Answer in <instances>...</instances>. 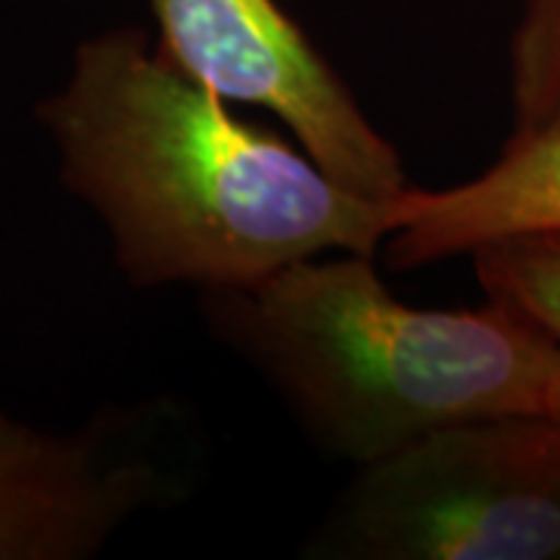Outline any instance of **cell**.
Returning a JSON list of instances; mask_svg holds the SVG:
<instances>
[{
    "mask_svg": "<svg viewBox=\"0 0 560 560\" xmlns=\"http://www.w3.org/2000/svg\"><path fill=\"white\" fill-rule=\"evenodd\" d=\"M514 131L560 121V0H521L508 54Z\"/></svg>",
    "mask_w": 560,
    "mask_h": 560,
    "instance_id": "cell-7",
    "label": "cell"
},
{
    "mask_svg": "<svg viewBox=\"0 0 560 560\" xmlns=\"http://www.w3.org/2000/svg\"><path fill=\"white\" fill-rule=\"evenodd\" d=\"M35 125L138 290H237L330 253L377 256L389 237L383 202L237 119L138 25L79 40Z\"/></svg>",
    "mask_w": 560,
    "mask_h": 560,
    "instance_id": "cell-1",
    "label": "cell"
},
{
    "mask_svg": "<svg viewBox=\"0 0 560 560\" xmlns=\"http://www.w3.org/2000/svg\"><path fill=\"white\" fill-rule=\"evenodd\" d=\"M486 296L514 302L560 337V237H526L470 256Z\"/></svg>",
    "mask_w": 560,
    "mask_h": 560,
    "instance_id": "cell-8",
    "label": "cell"
},
{
    "mask_svg": "<svg viewBox=\"0 0 560 560\" xmlns=\"http://www.w3.org/2000/svg\"><path fill=\"white\" fill-rule=\"evenodd\" d=\"M300 555L560 560V420H470L355 467Z\"/></svg>",
    "mask_w": 560,
    "mask_h": 560,
    "instance_id": "cell-3",
    "label": "cell"
},
{
    "mask_svg": "<svg viewBox=\"0 0 560 560\" xmlns=\"http://www.w3.org/2000/svg\"><path fill=\"white\" fill-rule=\"evenodd\" d=\"M202 315L302 433L352 470L470 420H560V337L501 296L408 305L374 256L330 253L202 293Z\"/></svg>",
    "mask_w": 560,
    "mask_h": 560,
    "instance_id": "cell-2",
    "label": "cell"
},
{
    "mask_svg": "<svg viewBox=\"0 0 560 560\" xmlns=\"http://www.w3.org/2000/svg\"><path fill=\"white\" fill-rule=\"evenodd\" d=\"M393 268L470 259L486 246L526 237H560V121L511 135L480 175L442 187H408L386 206Z\"/></svg>",
    "mask_w": 560,
    "mask_h": 560,
    "instance_id": "cell-6",
    "label": "cell"
},
{
    "mask_svg": "<svg viewBox=\"0 0 560 560\" xmlns=\"http://www.w3.org/2000/svg\"><path fill=\"white\" fill-rule=\"evenodd\" d=\"M197 430L175 399L106 405L72 430L0 408V560H88L140 514L180 501Z\"/></svg>",
    "mask_w": 560,
    "mask_h": 560,
    "instance_id": "cell-4",
    "label": "cell"
},
{
    "mask_svg": "<svg viewBox=\"0 0 560 560\" xmlns=\"http://www.w3.org/2000/svg\"><path fill=\"white\" fill-rule=\"evenodd\" d=\"M156 44L228 103L259 106L342 187L389 206L411 187L396 143L278 0H147Z\"/></svg>",
    "mask_w": 560,
    "mask_h": 560,
    "instance_id": "cell-5",
    "label": "cell"
}]
</instances>
